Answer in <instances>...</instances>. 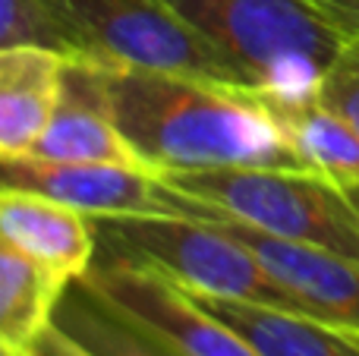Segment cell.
I'll list each match as a JSON object with an SVG mask.
<instances>
[{"label": "cell", "instance_id": "obj_1", "mask_svg": "<svg viewBox=\"0 0 359 356\" xmlns=\"http://www.w3.org/2000/svg\"><path fill=\"white\" fill-rule=\"evenodd\" d=\"M101 79L114 123L155 177L217 167L312 170L255 88L136 67H101Z\"/></svg>", "mask_w": 359, "mask_h": 356}, {"label": "cell", "instance_id": "obj_2", "mask_svg": "<svg viewBox=\"0 0 359 356\" xmlns=\"http://www.w3.org/2000/svg\"><path fill=\"white\" fill-rule=\"evenodd\" d=\"M271 104H309L347 44L316 0H168Z\"/></svg>", "mask_w": 359, "mask_h": 356}, {"label": "cell", "instance_id": "obj_3", "mask_svg": "<svg viewBox=\"0 0 359 356\" xmlns=\"http://www.w3.org/2000/svg\"><path fill=\"white\" fill-rule=\"evenodd\" d=\"M158 180L180 196L208 202L243 224L293 243L359 259V212L347 189L318 170L217 167L164 170Z\"/></svg>", "mask_w": 359, "mask_h": 356}, {"label": "cell", "instance_id": "obj_4", "mask_svg": "<svg viewBox=\"0 0 359 356\" xmlns=\"http://www.w3.org/2000/svg\"><path fill=\"white\" fill-rule=\"evenodd\" d=\"M69 57L252 88L233 60L168 0H41Z\"/></svg>", "mask_w": 359, "mask_h": 356}, {"label": "cell", "instance_id": "obj_5", "mask_svg": "<svg viewBox=\"0 0 359 356\" xmlns=\"http://www.w3.org/2000/svg\"><path fill=\"white\" fill-rule=\"evenodd\" d=\"M98 243L145 259L177 284L208 296L252 300L303 313L268 268L211 221L186 214H111L92 218Z\"/></svg>", "mask_w": 359, "mask_h": 356}, {"label": "cell", "instance_id": "obj_6", "mask_svg": "<svg viewBox=\"0 0 359 356\" xmlns=\"http://www.w3.org/2000/svg\"><path fill=\"white\" fill-rule=\"evenodd\" d=\"M164 199H168L174 214L211 221V224L221 227L224 233L240 240V243L265 265L268 275L299 303V309H303L306 315L359 338V259L341 256V252H331V249H318V246L293 243V240L271 237V233L255 231V227L230 218L227 212L208 205V202L180 196L168 186H164Z\"/></svg>", "mask_w": 359, "mask_h": 356}, {"label": "cell", "instance_id": "obj_7", "mask_svg": "<svg viewBox=\"0 0 359 356\" xmlns=\"http://www.w3.org/2000/svg\"><path fill=\"white\" fill-rule=\"evenodd\" d=\"M86 278L101 294L161 331L189 356H255L189 290L180 287L174 278L158 271L145 259L98 243Z\"/></svg>", "mask_w": 359, "mask_h": 356}, {"label": "cell", "instance_id": "obj_8", "mask_svg": "<svg viewBox=\"0 0 359 356\" xmlns=\"http://www.w3.org/2000/svg\"><path fill=\"white\" fill-rule=\"evenodd\" d=\"M0 189H22L69 205L88 218L111 214H174L155 174L117 164L54 161L35 155H0Z\"/></svg>", "mask_w": 359, "mask_h": 356}, {"label": "cell", "instance_id": "obj_9", "mask_svg": "<svg viewBox=\"0 0 359 356\" xmlns=\"http://www.w3.org/2000/svg\"><path fill=\"white\" fill-rule=\"evenodd\" d=\"M35 158L79 164H117L151 174L139 151L126 142L107 107L101 67L82 57H67L60 82V101L54 107L44 136L29 151Z\"/></svg>", "mask_w": 359, "mask_h": 356}, {"label": "cell", "instance_id": "obj_10", "mask_svg": "<svg viewBox=\"0 0 359 356\" xmlns=\"http://www.w3.org/2000/svg\"><path fill=\"white\" fill-rule=\"evenodd\" d=\"M0 233L63 281L86 275L98 249L88 214L22 189H0Z\"/></svg>", "mask_w": 359, "mask_h": 356}, {"label": "cell", "instance_id": "obj_11", "mask_svg": "<svg viewBox=\"0 0 359 356\" xmlns=\"http://www.w3.org/2000/svg\"><path fill=\"white\" fill-rule=\"evenodd\" d=\"M67 54L44 44L0 48V155H29L60 101Z\"/></svg>", "mask_w": 359, "mask_h": 356}, {"label": "cell", "instance_id": "obj_12", "mask_svg": "<svg viewBox=\"0 0 359 356\" xmlns=\"http://www.w3.org/2000/svg\"><path fill=\"white\" fill-rule=\"evenodd\" d=\"M183 287V284H180ZM189 290V287H186ZM255 356H359V338L306 313L252 300H230L189 290Z\"/></svg>", "mask_w": 359, "mask_h": 356}, {"label": "cell", "instance_id": "obj_13", "mask_svg": "<svg viewBox=\"0 0 359 356\" xmlns=\"http://www.w3.org/2000/svg\"><path fill=\"white\" fill-rule=\"evenodd\" d=\"M50 325L92 356H189L161 331L101 294L86 275L63 287Z\"/></svg>", "mask_w": 359, "mask_h": 356}, {"label": "cell", "instance_id": "obj_14", "mask_svg": "<svg viewBox=\"0 0 359 356\" xmlns=\"http://www.w3.org/2000/svg\"><path fill=\"white\" fill-rule=\"evenodd\" d=\"M67 284L0 233V344L22 356L32 353L50 328Z\"/></svg>", "mask_w": 359, "mask_h": 356}, {"label": "cell", "instance_id": "obj_15", "mask_svg": "<svg viewBox=\"0 0 359 356\" xmlns=\"http://www.w3.org/2000/svg\"><path fill=\"white\" fill-rule=\"evenodd\" d=\"M287 139L306 164L318 174L337 180L341 186L359 183V132L347 120L331 114L325 104H271Z\"/></svg>", "mask_w": 359, "mask_h": 356}, {"label": "cell", "instance_id": "obj_16", "mask_svg": "<svg viewBox=\"0 0 359 356\" xmlns=\"http://www.w3.org/2000/svg\"><path fill=\"white\" fill-rule=\"evenodd\" d=\"M13 44H44L69 57L67 41L41 0H0V48Z\"/></svg>", "mask_w": 359, "mask_h": 356}, {"label": "cell", "instance_id": "obj_17", "mask_svg": "<svg viewBox=\"0 0 359 356\" xmlns=\"http://www.w3.org/2000/svg\"><path fill=\"white\" fill-rule=\"evenodd\" d=\"M318 104L347 120L359 132V38H350L328 67L318 88Z\"/></svg>", "mask_w": 359, "mask_h": 356}, {"label": "cell", "instance_id": "obj_18", "mask_svg": "<svg viewBox=\"0 0 359 356\" xmlns=\"http://www.w3.org/2000/svg\"><path fill=\"white\" fill-rule=\"evenodd\" d=\"M316 6L347 41L359 38V0H316Z\"/></svg>", "mask_w": 359, "mask_h": 356}, {"label": "cell", "instance_id": "obj_19", "mask_svg": "<svg viewBox=\"0 0 359 356\" xmlns=\"http://www.w3.org/2000/svg\"><path fill=\"white\" fill-rule=\"evenodd\" d=\"M29 356H92V353L82 350L79 344H73L67 334H60L54 325H50L48 331L35 341V347H32Z\"/></svg>", "mask_w": 359, "mask_h": 356}, {"label": "cell", "instance_id": "obj_20", "mask_svg": "<svg viewBox=\"0 0 359 356\" xmlns=\"http://www.w3.org/2000/svg\"><path fill=\"white\" fill-rule=\"evenodd\" d=\"M344 189H347L350 202H353V205H356V212H359V183H347V186H344Z\"/></svg>", "mask_w": 359, "mask_h": 356}, {"label": "cell", "instance_id": "obj_21", "mask_svg": "<svg viewBox=\"0 0 359 356\" xmlns=\"http://www.w3.org/2000/svg\"><path fill=\"white\" fill-rule=\"evenodd\" d=\"M0 356H22V353H16V350H10L6 344H0Z\"/></svg>", "mask_w": 359, "mask_h": 356}, {"label": "cell", "instance_id": "obj_22", "mask_svg": "<svg viewBox=\"0 0 359 356\" xmlns=\"http://www.w3.org/2000/svg\"><path fill=\"white\" fill-rule=\"evenodd\" d=\"M25 356H29V353H25Z\"/></svg>", "mask_w": 359, "mask_h": 356}]
</instances>
